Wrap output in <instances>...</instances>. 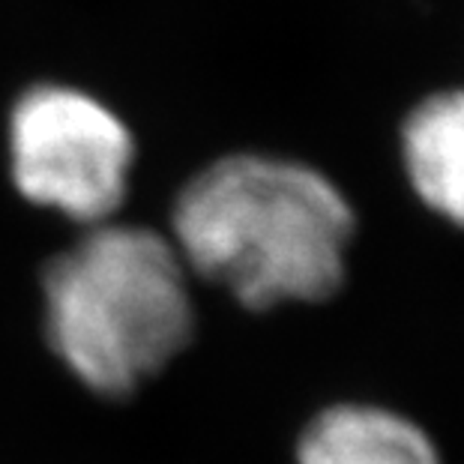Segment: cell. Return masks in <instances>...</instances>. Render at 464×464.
Masks as SVG:
<instances>
[{"label":"cell","instance_id":"cell-1","mask_svg":"<svg viewBox=\"0 0 464 464\" xmlns=\"http://www.w3.org/2000/svg\"><path fill=\"white\" fill-rule=\"evenodd\" d=\"M171 231L186 266L264 312L342 288L353 210L309 165L225 156L183 186Z\"/></svg>","mask_w":464,"mask_h":464},{"label":"cell","instance_id":"cell-2","mask_svg":"<svg viewBox=\"0 0 464 464\" xmlns=\"http://www.w3.org/2000/svg\"><path fill=\"white\" fill-rule=\"evenodd\" d=\"M45 335L87 390L123 399L195 333L186 264L150 228L96 225L43 270Z\"/></svg>","mask_w":464,"mask_h":464},{"label":"cell","instance_id":"cell-3","mask_svg":"<svg viewBox=\"0 0 464 464\" xmlns=\"http://www.w3.org/2000/svg\"><path fill=\"white\" fill-rule=\"evenodd\" d=\"M132 132L111 108L66 84H36L9 114L15 189L72 222L105 225L126 198Z\"/></svg>","mask_w":464,"mask_h":464},{"label":"cell","instance_id":"cell-4","mask_svg":"<svg viewBox=\"0 0 464 464\" xmlns=\"http://www.w3.org/2000/svg\"><path fill=\"white\" fill-rule=\"evenodd\" d=\"M404 171L420 201L464 228V91L426 96L401 126Z\"/></svg>","mask_w":464,"mask_h":464},{"label":"cell","instance_id":"cell-5","mask_svg":"<svg viewBox=\"0 0 464 464\" xmlns=\"http://www.w3.org/2000/svg\"><path fill=\"white\" fill-rule=\"evenodd\" d=\"M300 464H440L426 431L372 404H335L300 438Z\"/></svg>","mask_w":464,"mask_h":464}]
</instances>
